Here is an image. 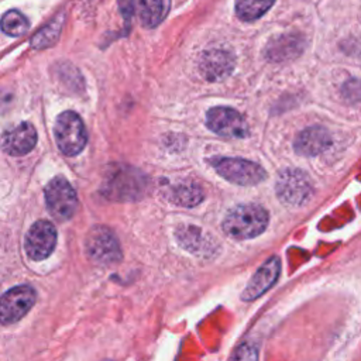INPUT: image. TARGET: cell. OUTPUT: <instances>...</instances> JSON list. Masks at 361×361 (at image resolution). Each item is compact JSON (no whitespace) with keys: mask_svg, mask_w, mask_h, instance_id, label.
Listing matches in <instances>:
<instances>
[{"mask_svg":"<svg viewBox=\"0 0 361 361\" xmlns=\"http://www.w3.org/2000/svg\"><path fill=\"white\" fill-rule=\"evenodd\" d=\"M134 10L147 28L157 27L168 14L171 0H133Z\"/></svg>","mask_w":361,"mask_h":361,"instance_id":"15","label":"cell"},{"mask_svg":"<svg viewBox=\"0 0 361 361\" xmlns=\"http://www.w3.org/2000/svg\"><path fill=\"white\" fill-rule=\"evenodd\" d=\"M166 197L178 206L193 207L203 200V190L199 185L186 180L169 186L166 189Z\"/></svg>","mask_w":361,"mask_h":361,"instance_id":"16","label":"cell"},{"mask_svg":"<svg viewBox=\"0 0 361 361\" xmlns=\"http://www.w3.org/2000/svg\"><path fill=\"white\" fill-rule=\"evenodd\" d=\"M275 0H235V13L243 21H254L265 14Z\"/></svg>","mask_w":361,"mask_h":361,"instance_id":"18","label":"cell"},{"mask_svg":"<svg viewBox=\"0 0 361 361\" xmlns=\"http://www.w3.org/2000/svg\"><path fill=\"white\" fill-rule=\"evenodd\" d=\"M37 144V131L32 124L21 123L17 127L4 133L1 138L3 149L13 155L20 157L28 154Z\"/></svg>","mask_w":361,"mask_h":361,"instance_id":"13","label":"cell"},{"mask_svg":"<svg viewBox=\"0 0 361 361\" xmlns=\"http://www.w3.org/2000/svg\"><path fill=\"white\" fill-rule=\"evenodd\" d=\"M45 202L51 216L59 221L69 220L78 209L76 192L62 176L48 182L45 188Z\"/></svg>","mask_w":361,"mask_h":361,"instance_id":"6","label":"cell"},{"mask_svg":"<svg viewBox=\"0 0 361 361\" xmlns=\"http://www.w3.org/2000/svg\"><path fill=\"white\" fill-rule=\"evenodd\" d=\"M86 251L97 264H113L121 259V250L117 237L106 226H94L86 237Z\"/></svg>","mask_w":361,"mask_h":361,"instance_id":"7","label":"cell"},{"mask_svg":"<svg viewBox=\"0 0 361 361\" xmlns=\"http://www.w3.org/2000/svg\"><path fill=\"white\" fill-rule=\"evenodd\" d=\"M234 68V56L226 49L204 51L199 59V71L209 82H217L227 78Z\"/></svg>","mask_w":361,"mask_h":361,"instance_id":"11","label":"cell"},{"mask_svg":"<svg viewBox=\"0 0 361 361\" xmlns=\"http://www.w3.org/2000/svg\"><path fill=\"white\" fill-rule=\"evenodd\" d=\"M330 144H331L330 133L323 127L314 126L299 133L293 142V147L298 154L305 157H313L327 149Z\"/></svg>","mask_w":361,"mask_h":361,"instance_id":"14","label":"cell"},{"mask_svg":"<svg viewBox=\"0 0 361 361\" xmlns=\"http://www.w3.org/2000/svg\"><path fill=\"white\" fill-rule=\"evenodd\" d=\"M55 140L65 155L73 157L82 152L87 142V133L82 118L75 111H63L58 116Z\"/></svg>","mask_w":361,"mask_h":361,"instance_id":"3","label":"cell"},{"mask_svg":"<svg viewBox=\"0 0 361 361\" xmlns=\"http://www.w3.org/2000/svg\"><path fill=\"white\" fill-rule=\"evenodd\" d=\"M179 237V241L183 247H186L188 250L193 251L195 252V248L196 250V254L199 252V250H204L207 251V245H206V235H202L200 234V230L197 228H193V227H186L182 230V233L178 234Z\"/></svg>","mask_w":361,"mask_h":361,"instance_id":"20","label":"cell"},{"mask_svg":"<svg viewBox=\"0 0 361 361\" xmlns=\"http://www.w3.org/2000/svg\"><path fill=\"white\" fill-rule=\"evenodd\" d=\"M275 190L282 203L288 206H300L310 199L313 185L303 171L288 168L278 175Z\"/></svg>","mask_w":361,"mask_h":361,"instance_id":"4","label":"cell"},{"mask_svg":"<svg viewBox=\"0 0 361 361\" xmlns=\"http://www.w3.org/2000/svg\"><path fill=\"white\" fill-rule=\"evenodd\" d=\"M281 271V261L278 257H271L264 262L251 276L245 289L241 293L243 300H254L264 295L278 279Z\"/></svg>","mask_w":361,"mask_h":361,"instance_id":"12","label":"cell"},{"mask_svg":"<svg viewBox=\"0 0 361 361\" xmlns=\"http://www.w3.org/2000/svg\"><path fill=\"white\" fill-rule=\"evenodd\" d=\"M207 127L221 135L228 138H243L248 135V124L245 118L234 109L217 106L207 111L206 116Z\"/></svg>","mask_w":361,"mask_h":361,"instance_id":"9","label":"cell"},{"mask_svg":"<svg viewBox=\"0 0 361 361\" xmlns=\"http://www.w3.org/2000/svg\"><path fill=\"white\" fill-rule=\"evenodd\" d=\"M233 358L252 360V358H257V353H255V350H254V348L247 347V345H243V347H240V348L233 354Z\"/></svg>","mask_w":361,"mask_h":361,"instance_id":"21","label":"cell"},{"mask_svg":"<svg viewBox=\"0 0 361 361\" xmlns=\"http://www.w3.org/2000/svg\"><path fill=\"white\" fill-rule=\"evenodd\" d=\"M147 178L137 169L118 166L110 171L104 180L103 193L113 200H134L140 199L145 192Z\"/></svg>","mask_w":361,"mask_h":361,"instance_id":"2","label":"cell"},{"mask_svg":"<svg viewBox=\"0 0 361 361\" xmlns=\"http://www.w3.org/2000/svg\"><path fill=\"white\" fill-rule=\"evenodd\" d=\"M212 165L220 176L241 186L257 185L267 176L261 165L243 158H216L212 161Z\"/></svg>","mask_w":361,"mask_h":361,"instance_id":"5","label":"cell"},{"mask_svg":"<svg viewBox=\"0 0 361 361\" xmlns=\"http://www.w3.org/2000/svg\"><path fill=\"white\" fill-rule=\"evenodd\" d=\"M268 220V212L262 206L240 204L228 212L223 220V230L234 238H252L267 228Z\"/></svg>","mask_w":361,"mask_h":361,"instance_id":"1","label":"cell"},{"mask_svg":"<svg viewBox=\"0 0 361 361\" xmlns=\"http://www.w3.org/2000/svg\"><path fill=\"white\" fill-rule=\"evenodd\" d=\"M35 290L30 285H18L8 289L0 298V323L13 324L18 322L35 303Z\"/></svg>","mask_w":361,"mask_h":361,"instance_id":"8","label":"cell"},{"mask_svg":"<svg viewBox=\"0 0 361 361\" xmlns=\"http://www.w3.org/2000/svg\"><path fill=\"white\" fill-rule=\"evenodd\" d=\"M0 28L4 34L11 37H20L27 32L30 28V21L24 14H21L17 10H10L4 13V16L0 20Z\"/></svg>","mask_w":361,"mask_h":361,"instance_id":"19","label":"cell"},{"mask_svg":"<svg viewBox=\"0 0 361 361\" xmlns=\"http://www.w3.org/2000/svg\"><path fill=\"white\" fill-rule=\"evenodd\" d=\"M63 16H58L54 20H51L45 27H42L32 38H31V45L37 49L41 48H48L51 45H54L58 38L59 34L62 31V25H63Z\"/></svg>","mask_w":361,"mask_h":361,"instance_id":"17","label":"cell"},{"mask_svg":"<svg viewBox=\"0 0 361 361\" xmlns=\"http://www.w3.org/2000/svg\"><path fill=\"white\" fill-rule=\"evenodd\" d=\"M56 244V230L55 226L48 220H38L35 221L24 241L27 255L34 261L45 259L51 255Z\"/></svg>","mask_w":361,"mask_h":361,"instance_id":"10","label":"cell"}]
</instances>
